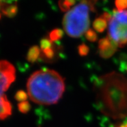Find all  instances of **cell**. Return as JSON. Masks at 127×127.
Instances as JSON below:
<instances>
[{"label":"cell","mask_w":127,"mask_h":127,"mask_svg":"<svg viewBox=\"0 0 127 127\" xmlns=\"http://www.w3.org/2000/svg\"><path fill=\"white\" fill-rule=\"evenodd\" d=\"M117 11H123L127 8V0H117L115 1Z\"/></svg>","instance_id":"obj_18"},{"label":"cell","mask_w":127,"mask_h":127,"mask_svg":"<svg viewBox=\"0 0 127 127\" xmlns=\"http://www.w3.org/2000/svg\"><path fill=\"white\" fill-rule=\"evenodd\" d=\"M85 36L86 39L91 42H95L97 40V33L95 32V31L92 29H89L86 32Z\"/></svg>","instance_id":"obj_15"},{"label":"cell","mask_w":127,"mask_h":127,"mask_svg":"<svg viewBox=\"0 0 127 127\" xmlns=\"http://www.w3.org/2000/svg\"><path fill=\"white\" fill-rule=\"evenodd\" d=\"M42 51L44 57H45L47 60H51L52 59H53L55 55V52L53 47L47 49L44 51Z\"/></svg>","instance_id":"obj_19"},{"label":"cell","mask_w":127,"mask_h":127,"mask_svg":"<svg viewBox=\"0 0 127 127\" xmlns=\"http://www.w3.org/2000/svg\"><path fill=\"white\" fill-rule=\"evenodd\" d=\"M112 43H113V41L108 36L99 40V42H98L99 51L107 49L108 48H109L112 45Z\"/></svg>","instance_id":"obj_11"},{"label":"cell","mask_w":127,"mask_h":127,"mask_svg":"<svg viewBox=\"0 0 127 127\" xmlns=\"http://www.w3.org/2000/svg\"><path fill=\"white\" fill-rule=\"evenodd\" d=\"M95 1H82L66 12L63 18V28L69 36L79 38L89 29L90 10L95 12Z\"/></svg>","instance_id":"obj_3"},{"label":"cell","mask_w":127,"mask_h":127,"mask_svg":"<svg viewBox=\"0 0 127 127\" xmlns=\"http://www.w3.org/2000/svg\"><path fill=\"white\" fill-rule=\"evenodd\" d=\"M0 9H1V3H0ZM0 18H1V13H0Z\"/></svg>","instance_id":"obj_22"},{"label":"cell","mask_w":127,"mask_h":127,"mask_svg":"<svg viewBox=\"0 0 127 127\" xmlns=\"http://www.w3.org/2000/svg\"></svg>","instance_id":"obj_23"},{"label":"cell","mask_w":127,"mask_h":127,"mask_svg":"<svg viewBox=\"0 0 127 127\" xmlns=\"http://www.w3.org/2000/svg\"><path fill=\"white\" fill-rule=\"evenodd\" d=\"M18 108L21 113L25 114L30 111L31 106L28 101H24V102H19V104H18Z\"/></svg>","instance_id":"obj_13"},{"label":"cell","mask_w":127,"mask_h":127,"mask_svg":"<svg viewBox=\"0 0 127 127\" xmlns=\"http://www.w3.org/2000/svg\"><path fill=\"white\" fill-rule=\"evenodd\" d=\"M78 53H79V55L81 57H86L88 55L89 52H90V49L87 45L85 44H81L78 46L77 48Z\"/></svg>","instance_id":"obj_17"},{"label":"cell","mask_w":127,"mask_h":127,"mask_svg":"<svg viewBox=\"0 0 127 127\" xmlns=\"http://www.w3.org/2000/svg\"><path fill=\"white\" fill-rule=\"evenodd\" d=\"M93 27L98 32H103L107 27V22L101 17L97 18L93 22Z\"/></svg>","instance_id":"obj_8"},{"label":"cell","mask_w":127,"mask_h":127,"mask_svg":"<svg viewBox=\"0 0 127 127\" xmlns=\"http://www.w3.org/2000/svg\"><path fill=\"white\" fill-rule=\"evenodd\" d=\"M28 96V94L25 92L23 90H19L16 93L15 99L20 102H24V101H27Z\"/></svg>","instance_id":"obj_16"},{"label":"cell","mask_w":127,"mask_h":127,"mask_svg":"<svg viewBox=\"0 0 127 127\" xmlns=\"http://www.w3.org/2000/svg\"><path fill=\"white\" fill-rule=\"evenodd\" d=\"M117 48H118V46L113 42L112 45L109 48H108L107 49L99 51V55H100V57L103 58V59H109V58L112 57L115 54V52L117 51Z\"/></svg>","instance_id":"obj_9"},{"label":"cell","mask_w":127,"mask_h":127,"mask_svg":"<svg viewBox=\"0 0 127 127\" xmlns=\"http://www.w3.org/2000/svg\"><path fill=\"white\" fill-rule=\"evenodd\" d=\"M117 127H127V121H125V122L123 123L122 124H121L120 125L118 126Z\"/></svg>","instance_id":"obj_21"},{"label":"cell","mask_w":127,"mask_h":127,"mask_svg":"<svg viewBox=\"0 0 127 127\" xmlns=\"http://www.w3.org/2000/svg\"><path fill=\"white\" fill-rule=\"evenodd\" d=\"M75 1H70V0H66V1H60L59 2V6L60 10L63 12H68L70 10L71 7L75 4Z\"/></svg>","instance_id":"obj_12"},{"label":"cell","mask_w":127,"mask_h":127,"mask_svg":"<svg viewBox=\"0 0 127 127\" xmlns=\"http://www.w3.org/2000/svg\"><path fill=\"white\" fill-rule=\"evenodd\" d=\"M16 79L14 65L7 60L0 61V119L3 120L12 114V106L4 92L9 88Z\"/></svg>","instance_id":"obj_4"},{"label":"cell","mask_w":127,"mask_h":127,"mask_svg":"<svg viewBox=\"0 0 127 127\" xmlns=\"http://www.w3.org/2000/svg\"><path fill=\"white\" fill-rule=\"evenodd\" d=\"M27 94L32 102L51 105L59 102L65 90L64 79L56 71L40 69L32 74L27 82Z\"/></svg>","instance_id":"obj_2"},{"label":"cell","mask_w":127,"mask_h":127,"mask_svg":"<svg viewBox=\"0 0 127 127\" xmlns=\"http://www.w3.org/2000/svg\"><path fill=\"white\" fill-rule=\"evenodd\" d=\"M64 35V32L60 29H55L49 32V38L52 42H57L62 38Z\"/></svg>","instance_id":"obj_10"},{"label":"cell","mask_w":127,"mask_h":127,"mask_svg":"<svg viewBox=\"0 0 127 127\" xmlns=\"http://www.w3.org/2000/svg\"><path fill=\"white\" fill-rule=\"evenodd\" d=\"M100 17H101L102 18H103L104 20H106V22H110V20H111V18H112V16H111V14L109 12H104L103 14H101V16H100Z\"/></svg>","instance_id":"obj_20"},{"label":"cell","mask_w":127,"mask_h":127,"mask_svg":"<svg viewBox=\"0 0 127 127\" xmlns=\"http://www.w3.org/2000/svg\"><path fill=\"white\" fill-rule=\"evenodd\" d=\"M41 49L40 47L37 45H33L31 47L29 48L27 54V61L31 63H34L35 62L38 58L40 57V54H41Z\"/></svg>","instance_id":"obj_7"},{"label":"cell","mask_w":127,"mask_h":127,"mask_svg":"<svg viewBox=\"0 0 127 127\" xmlns=\"http://www.w3.org/2000/svg\"><path fill=\"white\" fill-rule=\"evenodd\" d=\"M0 3L2 13L4 15L9 18H12L16 15L17 12L18 11L16 2L0 1Z\"/></svg>","instance_id":"obj_6"},{"label":"cell","mask_w":127,"mask_h":127,"mask_svg":"<svg viewBox=\"0 0 127 127\" xmlns=\"http://www.w3.org/2000/svg\"><path fill=\"white\" fill-rule=\"evenodd\" d=\"M108 37L118 47L127 44V10H114L108 23Z\"/></svg>","instance_id":"obj_5"},{"label":"cell","mask_w":127,"mask_h":127,"mask_svg":"<svg viewBox=\"0 0 127 127\" xmlns=\"http://www.w3.org/2000/svg\"><path fill=\"white\" fill-rule=\"evenodd\" d=\"M96 100L100 111L113 119L127 115V81L115 72L99 77L95 84Z\"/></svg>","instance_id":"obj_1"},{"label":"cell","mask_w":127,"mask_h":127,"mask_svg":"<svg viewBox=\"0 0 127 127\" xmlns=\"http://www.w3.org/2000/svg\"><path fill=\"white\" fill-rule=\"evenodd\" d=\"M53 47V42L49 40V38H42L40 41V49L41 51H44L47 49Z\"/></svg>","instance_id":"obj_14"}]
</instances>
